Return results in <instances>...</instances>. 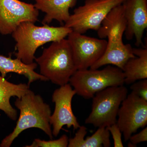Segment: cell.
<instances>
[{
  "instance_id": "9a60e30c",
  "label": "cell",
  "mask_w": 147,
  "mask_h": 147,
  "mask_svg": "<svg viewBox=\"0 0 147 147\" xmlns=\"http://www.w3.org/2000/svg\"><path fill=\"white\" fill-rule=\"evenodd\" d=\"M29 89L28 84H13L0 76V110L3 111L11 119L16 120L17 111L11 105V98H21Z\"/></svg>"
},
{
  "instance_id": "277c9868",
  "label": "cell",
  "mask_w": 147,
  "mask_h": 147,
  "mask_svg": "<svg viewBox=\"0 0 147 147\" xmlns=\"http://www.w3.org/2000/svg\"><path fill=\"white\" fill-rule=\"evenodd\" d=\"M35 60L39 66L40 74L60 86L68 84L77 70L68 40L65 38L52 42Z\"/></svg>"
},
{
  "instance_id": "ffe728a7",
  "label": "cell",
  "mask_w": 147,
  "mask_h": 147,
  "mask_svg": "<svg viewBox=\"0 0 147 147\" xmlns=\"http://www.w3.org/2000/svg\"><path fill=\"white\" fill-rule=\"evenodd\" d=\"M107 128L113 136L114 147H123L121 138L122 132L117 123L108 126Z\"/></svg>"
},
{
  "instance_id": "7a4b0ae2",
  "label": "cell",
  "mask_w": 147,
  "mask_h": 147,
  "mask_svg": "<svg viewBox=\"0 0 147 147\" xmlns=\"http://www.w3.org/2000/svg\"><path fill=\"white\" fill-rule=\"evenodd\" d=\"M15 106L20 110V115L13 131L1 142L0 147H9L22 131L30 128H37L53 139L50 123L51 110L41 96L29 89L21 98H17Z\"/></svg>"
},
{
  "instance_id": "44dd1931",
  "label": "cell",
  "mask_w": 147,
  "mask_h": 147,
  "mask_svg": "<svg viewBox=\"0 0 147 147\" xmlns=\"http://www.w3.org/2000/svg\"><path fill=\"white\" fill-rule=\"evenodd\" d=\"M128 141L135 147L139 143L146 142L147 141V127H146L144 129L140 131L139 133L131 135Z\"/></svg>"
},
{
  "instance_id": "52a82bcc",
  "label": "cell",
  "mask_w": 147,
  "mask_h": 147,
  "mask_svg": "<svg viewBox=\"0 0 147 147\" xmlns=\"http://www.w3.org/2000/svg\"><path fill=\"white\" fill-rule=\"evenodd\" d=\"M125 0H85L84 5L74 9L65 26L84 34L89 30L97 31L109 12Z\"/></svg>"
},
{
  "instance_id": "d6986e66",
  "label": "cell",
  "mask_w": 147,
  "mask_h": 147,
  "mask_svg": "<svg viewBox=\"0 0 147 147\" xmlns=\"http://www.w3.org/2000/svg\"><path fill=\"white\" fill-rule=\"evenodd\" d=\"M131 92L138 96L147 101V79L139 80L131 84Z\"/></svg>"
},
{
  "instance_id": "e0dca14e",
  "label": "cell",
  "mask_w": 147,
  "mask_h": 147,
  "mask_svg": "<svg viewBox=\"0 0 147 147\" xmlns=\"http://www.w3.org/2000/svg\"><path fill=\"white\" fill-rule=\"evenodd\" d=\"M75 136L69 139L68 147H110V132L107 127H101L90 137L84 139L87 134L86 127L80 126Z\"/></svg>"
},
{
  "instance_id": "4fadbf2b",
  "label": "cell",
  "mask_w": 147,
  "mask_h": 147,
  "mask_svg": "<svg viewBox=\"0 0 147 147\" xmlns=\"http://www.w3.org/2000/svg\"><path fill=\"white\" fill-rule=\"evenodd\" d=\"M35 7L45 13L43 25H48L53 20L65 23L70 14L69 9L76 5L77 0H34Z\"/></svg>"
},
{
  "instance_id": "6da1fadb",
  "label": "cell",
  "mask_w": 147,
  "mask_h": 147,
  "mask_svg": "<svg viewBox=\"0 0 147 147\" xmlns=\"http://www.w3.org/2000/svg\"><path fill=\"white\" fill-rule=\"evenodd\" d=\"M126 27L122 4L112 9L98 30V35L100 38H108L107 47L101 57L90 69H98L103 66L112 65L122 70L127 61L136 57L131 45L125 44L123 40Z\"/></svg>"
},
{
  "instance_id": "ba28073f",
  "label": "cell",
  "mask_w": 147,
  "mask_h": 147,
  "mask_svg": "<svg viewBox=\"0 0 147 147\" xmlns=\"http://www.w3.org/2000/svg\"><path fill=\"white\" fill-rule=\"evenodd\" d=\"M119 109L117 121L125 142L147 124V101L131 92L127 95Z\"/></svg>"
},
{
  "instance_id": "ac0fdd59",
  "label": "cell",
  "mask_w": 147,
  "mask_h": 147,
  "mask_svg": "<svg viewBox=\"0 0 147 147\" xmlns=\"http://www.w3.org/2000/svg\"><path fill=\"white\" fill-rule=\"evenodd\" d=\"M68 137L62 135L57 140L46 141L38 139H35L31 145L26 146V147H67L68 145Z\"/></svg>"
},
{
  "instance_id": "2e32d148",
  "label": "cell",
  "mask_w": 147,
  "mask_h": 147,
  "mask_svg": "<svg viewBox=\"0 0 147 147\" xmlns=\"http://www.w3.org/2000/svg\"><path fill=\"white\" fill-rule=\"evenodd\" d=\"M136 57L129 59L124 65V84H131L142 79H147V49L133 48Z\"/></svg>"
},
{
  "instance_id": "8fae6325",
  "label": "cell",
  "mask_w": 147,
  "mask_h": 147,
  "mask_svg": "<svg viewBox=\"0 0 147 147\" xmlns=\"http://www.w3.org/2000/svg\"><path fill=\"white\" fill-rule=\"evenodd\" d=\"M76 94V91L69 83L61 86L53 92L52 100L55 103V109L50 120L53 136L57 137L65 125L68 128L72 127L74 130L80 127L71 108L72 98Z\"/></svg>"
},
{
  "instance_id": "5b68a950",
  "label": "cell",
  "mask_w": 147,
  "mask_h": 147,
  "mask_svg": "<svg viewBox=\"0 0 147 147\" xmlns=\"http://www.w3.org/2000/svg\"><path fill=\"white\" fill-rule=\"evenodd\" d=\"M124 75L121 69L108 65L102 69L77 70L69 79V84L76 94L86 99L92 98L98 92L108 87L124 84Z\"/></svg>"
},
{
  "instance_id": "3957f363",
  "label": "cell",
  "mask_w": 147,
  "mask_h": 147,
  "mask_svg": "<svg viewBox=\"0 0 147 147\" xmlns=\"http://www.w3.org/2000/svg\"><path fill=\"white\" fill-rule=\"evenodd\" d=\"M72 31L65 26L53 27L45 24L38 26L32 22H23L11 34L16 42L15 56L24 63H33L38 47L47 42L60 41Z\"/></svg>"
},
{
  "instance_id": "5bb4252c",
  "label": "cell",
  "mask_w": 147,
  "mask_h": 147,
  "mask_svg": "<svg viewBox=\"0 0 147 147\" xmlns=\"http://www.w3.org/2000/svg\"><path fill=\"white\" fill-rule=\"evenodd\" d=\"M37 65V64L34 62L27 64L17 58L12 59L11 56L6 57L0 55V73L1 76L5 78L7 74L9 73L24 75L28 80L29 86L37 80L48 81L45 76L34 71Z\"/></svg>"
},
{
  "instance_id": "30bf717a",
  "label": "cell",
  "mask_w": 147,
  "mask_h": 147,
  "mask_svg": "<svg viewBox=\"0 0 147 147\" xmlns=\"http://www.w3.org/2000/svg\"><path fill=\"white\" fill-rule=\"evenodd\" d=\"M39 10L32 4L19 0H0V34H11L21 23H35Z\"/></svg>"
},
{
  "instance_id": "7c38bea8",
  "label": "cell",
  "mask_w": 147,
  "mask_h": 147,
  "mask_svg": "<svg viewBox=\"0 0 147 147\" xmlns=\"http://www.w3.org/2000/svg\"><path fill=\"white\" fill-rule=\"evenodd\" d=\"M126 27L125 38H135L137 47L143 45L144 32L147 28V0H125L123 3Z\"/></svg>"
},
{
  "instance_id": "8992f818",
  "label": "cell",
  "mask_w": 147,
  "mask_h": 147,
  "mask_svg": "<svg viewBox=\"0 0 147 147\" xmlns=\"http://www.w3.org/2000/svg\"><path fill=\"white\" fill-rule=\"evenodd\" d=\"M127 93L123 85L108 87L96 93L92 98V111L85 123L99 127L116 123L119 109Z\"/></svg>"
},
{
  "instance_id": "9c48e42d",
  "label": "cell",
  "mask_w": 147,
  "mask_h": 147,
  "mask_svg": "<svg viewBox=\"0 0 147 147\" xmlns=\"http://www.w3.org/2000/svg\"><path fill=\"white\" fill-rule=\"evenodd\" d=\"M74 61L77 70L88 69L105 53L107 40L72 31L68 35Z\"/></svg>"
}]
</instances>
